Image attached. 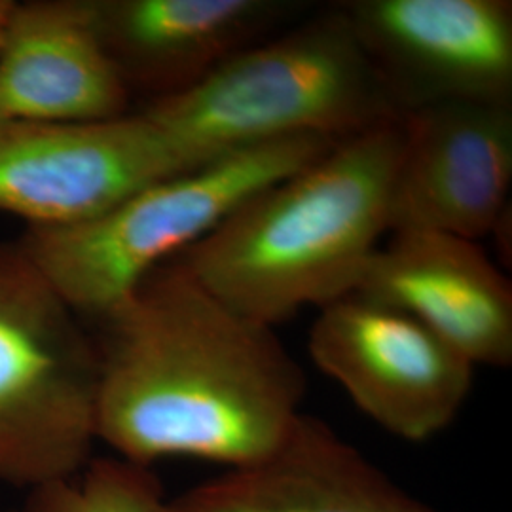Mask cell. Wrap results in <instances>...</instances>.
I'll return each mask as SVG.
<instances>
[{
  "label": "cell",
  "instance_id": "1",
  "mask_svg": "<svg viewBox=\"0 0 512 512\" xmlns=\"http://www.w3.org/2000/svg\"><path fill=\"white\" fill-rule=\"evenodd\" d=\"M97 323V440L116 458L238 469L272 454L304 414V370L274 329L232 310L175 258Z\"/></svg>",
  "mask_w": 512,
  "mask_h": 512
},
{
  "label": "cell",
  "instance_id": "2",
  "mask_svg": "<svg viewBox=\"0 0 512 512\" xmlns=\"http://www.w3.org/2000/svg\"><path fill=\"white\" fill-rule=\"evenodd\" d=\"M401 141L397 118L334 143L175 260L232 310L272 329L355 293L389 234Z\"/></svg>",
  "mask_w": 512,
  "mask_h": 512
},
{
  "label": "cell",
  "instance_id": "3",
  "mask_svg": "<svg viewBox=\"0 0 512 512\" xmlns=\"http://www.w3.org/2000/svg\"><path fill=\"white\" fill-rule=\"evenodd\" d=\"M143 112L196 165L287 137L342 141L401 118L338 6L298 19Z\"/></svg>",
  "mask_w": 512,
  "mask_h": 512
},
{
  "label": "cell",
  "instance_id": "4",
  "mask_svg": "<svg viewBox=\"0 0 512 512\" xmlns=\"http://www.w3.org/2000/svg\"><path fill=\"white\" fill-rule=\"evenodd\" d=\"M332 139L302 135L239 148L137 190L109 211L63 228H31L25 253L80 317L95 321L150 272L186 253L241 203L325 154Z\"/></svg>",
  "mask_w": 512,
  "mask_h": 512
},
{
  "label": "cell",
  "instance_id": "5",
  "mask_svg": "<svg viewBox=\"0 0 512 512\" xmlns=\"http://www.w3.org/2000/svg\"><path fill=\"white\" fill-rule=\"evenodd\" d=\"M99 353L19 241H0V482L76 476L97 442Z\"/></svg>",
  "mask_w": 512,
  "mask_h": 512
},
{
  "label": "cell",
  "instance_id": "6",
  "mask_svg": "<svg viewBox=\"0 0 512 512\" xmlns=\"http://www.w3.org/2000/svg\"><path fill=\"white\" fill-rule=\"evenodd\" d=\"M308 349L365 416L408 442L448 429L475 382L476 366L437 332L363 293L319 310Z\"/></svg>",
  "mask_w": 512,
  "mask_h": 512
},
{
  "label": "cell",
  "instance_id": "7",
  "mask_svg": "<svg viewBox=\"0 0 512 512\" xmlns=\"http://www.w3.org/2000/svg\"><path fill=\"white\" fill-rule=\"evenodd\" d=\"M194 167L143 110L82 124L0 120V211L31 228L93 219Z\"/></svg>",
  "mask_w": 512,
  "mask_h": 512
},
{
  "label": "cell",
  "instance_id": "8",
  "mask_svg": "<svg viewBox=\"0 0 512 512\" xmlns=\"http://www.w3.org/2000/svg\"><path fill=\"white\" fill-rule=\"evenodd\" d=\"M336 6L401 114L440 103L512 105L509 0H346Z\"/></svg>",
  "mask_w": 512,
  "mask_h": 512
},
{
  "label": "cell",
  "instance_id": "9",
  "mask_svg": "<svg viewBox=\"0 0 512 512\" xmlns=\"http://www.w3.org/2000/svg\"><path fill=\"white\" fill-rule=\"evenodd\" d=\"M389 234L492 236L509 207L512 105L440 103L401 114Z\"/></svg>",
  "mask_w": 512,
  "mask_h": 512
},
{
  "label": "cell",
  "instance_id": "10",
  "mask_svg": "<svg viewBox=\"0 0 512 512\" xmlns=\"http://www.w3.org/2000/svg\"><path fill=\"white\" fill-rule=\"evenodd\" d=\"M84 6L128 92L152 101L194 88L310 10L300 0H84Z\"/></svg>",
  "mask_w": 512,
  "mask_h": 512
},
{
  "label": "cell",
  "instance_id": "11",
  "mask_svg": "<svg viewBox=\"0 0 512 512\" xmlns=\"http://www.w3.org/2000/svg\"><path fill=\"white\" fill-rule=\"evenodd\" d=\"M355 293L416 317L475 366L512 363V289L471 239L393 232Z\"/></svg>",
  "mask_w": 512,
  "mask_h": 512
},
{
  "label": "cell",
  "instance_id": "12",
  "mask_svg": "<svg viewBox=\"0 0 512 512\" xmlns=\"http://www.w3.org/2000/svg\"><path fill=\"white\" fill-rule=\"evenodd\" d=\"M173 505L177 512H444L306 414L272 454L200 482Z\"/></svg>",
  "mask_w": 512,
  "mask_h": 512
},
{
  "label": "cell",
  "instance_id": "13",
  "mask_svg": "<svg viewBox=\"0 0 512 512\" xmlns=\"http://www.w3.org/2000/svg\"><path fill=\"white\" fill-rule=\"evenodd\" d=\"M129 99L84 0L16 2L0 40V120L103 122Z\"/></svg>",
  "mask_w": 512,
  "mask_h": 512
},
{
  "label": "cell",
  "instance_id": "14",
  "mask_svg": "<svg viewBox=\"0 0 512 512\" xmlns=\"http://www.w3.org/2000/svg\"><path fill=\"white\" fill-rule=\"evenodd\" d=\"M27 512H177L150 467L93 458L80 473L37 488Z\"/></svg>",
  "mask_w": 512,
  "mask_h": 512
},
{
  "label": "cell",
  "instance_id": "15",
  "mask_svg": "<svg viewBox=\"0 0 512 512\" xmlns=\"http://www.w3.org/2000/svg\"><path fill=\"white\" fill-rule=\"evenodd\" d=\"M16 2L14 0H0V29H4L6 21L10 18Z\"/></svg>",
  "mask_w": 512,
  "mask_h": 512
},
{
  "label": "cell",
  "instance_id": "16",
  "mask_svg": "<svg viewBox=\"0 0 512 512\" xmlns=\"http://www.w3.org/2000/svg\"><path fill=\"white\" fill-rule=\"evenodd\" d=\"M0 40H2V29H0Z\"/></svg>",
  "mask_w": 512,
  "mask_h": 512
}]
</instances>
